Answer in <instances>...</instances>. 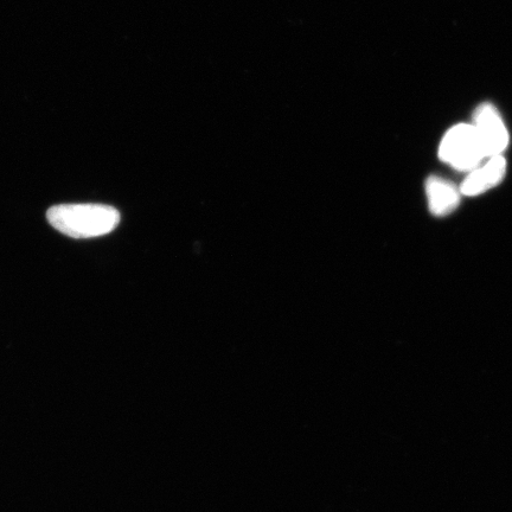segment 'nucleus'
<instances>
[{
  "label": "nucleus",
  "mask_w": 512,
  "mask_h": 512,
  "mask_svg": "<svg viewBox=\"0 0 512 512\" xmlns=\"http://www.w3.org/2000/svg\"><path fill=\"white\" fill-rule=\"evenodd\" d=\"M47 217L51 226L74 239L110 234L120 222L119 211L104 204H62L50 208Z\"/></svg>",
  "instance_id": "obj_1"
},
{
  "label": "nucleus",
  "mask_w": 512,
  "mask_h": 512,
  "mask_svg": "<svg viewBox=\"0 0 512 512\" xmlns=\"http://www.w3.org/2000/svg\"><path fill=\"white\" fill-rule=\"evenodd\" d=\"M439 156L453 169L470 172L476 170L486 158L476 128L469 124L454 126L445 134Z\"/></svg>",
  "instance_id": "obj_2"
},
{
  "label": "nucleus",
  "mask_w": 512,
  "mask_h": 512,
  "mask_svg": "<svg viewBox=\"0 0 512 512\" xmlns=\"http://www.w3.org/2000/svg\"><path fill=\"white\" fill-rule=\"evenodd\" d=\"M486 158L501 156L509 145V132L501 115L492 105L485 104L475 114V124Z\"/></svg>",
  "instance_id": "obj_3"
},
{
  "label": "nucleus",
  "mask_w": 512,
  "mask_h": 512,
  "mask_svg": "<svg viewBox=\"0 0 512 512\" xmlns=\"http://www.w3.org/2000/svg\"><path fill=\"white\" fill-rule=\"evenodd\" d=\"M505 174H507V162L504 157L502 155L491 157L482 168L470 172L459 190L465 196L482 195L501 184Z\"/></svg>",
  "instance_id": "obj_4"
},
{
  "label": "nucleus",
  "mask_w": 512,
  "mask_h": 512,
  "mask_svg": "<svg viewBox=\"0 0 512 512\" xmlns=\"http://www.w3.org/2000/svg\"><path fill=\"white\" fill-rule=\"evenodd\" d=\"M460 190L447 179L432 176L426 181L428 207L434 216L443 217L459 207Z\"/></svg>",
  "instance_id": "obj_5"
}]
</instances>
